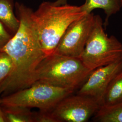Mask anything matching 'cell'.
<instances>
[{"instance_id":"6da1fadb","label":"cell","mask_w":122,"mask_h":122,"mask_svg":"<svg viewBox=\"0 0 122 122\" xmlns=\"http://www.w3.org/2000/svg\"><path fill=\"white\" fill-rule=\"evenodd\" d=\"M15 7L20 26L2 49L11 58L13 67L9 76L0 83V97L34 84L37 68L46 56L40 44L34 11L19 2L15 3Z\"/></svg>"},{"instance_id":"7a4b0ae2","label":"cell","mask_w":122,"mask_h":122,"mask_svg":"<svg viewBox=\"0 0 122 122\" xmlns=\"http://www.w3.org/2000/svg\"><path fill=\"white\" fill-rule=\"evenodd\" d=\"M86 14L81 6L67 3L56 5L49 1L40 4L34 11L33 17L40 44L46 56L54 52L61 37L70 25Z\"/></svg>"},{"instance_id":"3957f363","label":"cell","mask_w":122,"mask_h":122,"mask_svg":"<svg viewBox=\"0 0 122 122\" xmlns=\"http://www.w3.org/2000/svg\"><path fill=\"white\" fill-rule=\"evenodd\" d=\"M92 71L79 58L52 53L45 57L37 67L35 83H45L75 91Z\"/></svg>"},{"instance_id":"277c9868","label":"cell","mask_w":122,"mask_h":122,"mask_svg":"<svg viewBox=\"0 0 122 122\" xmlns=\"http://www.w3.org/2000/svg\"><path fill=\"white\" fill-rule=\"evenodd\" d=\"M99 15H95L91 34L80 59L91 71L122 59V44L115 36L109 37Z\"/></svg>"},{"instance_id":"5b68a950","label":"cell","mask_w":122,"mask_h":122,"mask_svg":"<svg viewBox=\"0 0 122 122\" xmlns=\"http://www.w3.org/2000/svg\"><path fill=\"white\" fill-rule=\"evenodd\" d=\"M74 91L36 82L30 87L0 97V106L36 108L41 111H50L59 101Z\"/></svg>"},{"instance_id":"8992f818","label":"cell","mask_w":122,"mask_h":122,"mask_svg":"<svg viewBox=\"0 0 122 122\" xmlns=\"http://www.w3.org/2000/svg\"><path fill=\"white\" fill-rule=\"evenodd\" d=\"M101 106L96 99L77 94L66 96L50 112L57 122H87Z\"/></svg>"},{"instance_id":"52a82bcc","label":"cell","mask_w":122,"mask_h":122,"mask_svg":"<svg viewBox=\"0 0 122 122\" xmlns=\"http://www.w3.org/2000/svg\"><path fill=\"white\" fill-rule=\"evenodd\" d=\"M94 21L95 15L92 12L72 23L61 37L53 53L80 58L91 34Z\"/></svg>"},{"instance_id":"ba28073f","label":"cell","mask_w":122,"mask_h":122,"mask_svg":"<svg viewBox=\"0 0 122 122\" xmlns=\"http://www.w3.org/2000/svg\"><path fill=\"white\" fill-rule=\"evenodd\" d=\"M122 71V59L92 71L79 87L77 94L92 97L101 105L105 92L116 75Z\"/></svg>"},{"instance_id":"9c48e42d","label":"cell","mask_w":122,"mask_h":122,"mask_svg":"<svg viewBox=\"0 0 122 122\" xmlns=\"http://www.w3.org/2000/svg\"><path fill=\"white\" fill-rule=\"evenodd\" d=\"M81 9L86 14H90L96 9H103L106 17L103 23L106 29L109 24V18L120 10L122 8V0H86L84 4L81 6Z\"/></svg>"},{"instance_id":"30bf717a","label":"cell","mask_w":122,"mask_h":122,"mask_svg":"<svg viewBox=\"0 0 122 122\" xmlns=\"http://www.w3.org/2000/svg\"><path fill=\"white\" fill-rule=\"evenodd\" d=\"M122 103V71L113 79L103 97L101 106L109 107Z\"/></svg>"},{"instance_id":"8fae6325","label":"cell","mask_w":122,"mask_h":122,"mask_svg":"<svg viewBox=\"0 0 122 122\" xmlns=\"http://www.w3.org/2000/svg\"><path fill=\"white\" fill-rule=\"evenodd\" d=\"M13 0H0V21L11 35L18 30L20 21L14 12Z\"/></svg>"},{"instance_id":"7c38bea8","label":"cell","mask_w":122,"mask_h":122,"mask_svg":"<svg viewBox=\"0 0 122 122\" xmlns=\"http://www.w3.org/2000/svg\"><path fill=\"white\" fill-rule=\"evenodd\" d=\"M5 122H34V113L20 106L1 107Z\"/></svg>"},{"instance_id":"4fadbf2b","label":"cell","mask_w":122,"mask_h":122,"mask_svg":"<svg viewBox=\"0 0 122 122\" xmlns=\"http://www.w3.org/2000/svg\"><path fill=\"white\" fill-rule=\"evenodd\" d=\"M94 120L96 122H122V103L109 107L100 106Z\"/></svg>"},{"instance_id":"5bb4252c","label":"cell","mask_w":122,"mask_h":122,"mask_svg":"<svg viewBox=\"0 0 122 122\" xmlns=\"http://www.w3.org/2000/svg\"><path fill=\"white\" fill-rule=\"evenodd\" d=\"M12 61L9 55L4 51H0V83L6 78L11 72Z\"/></svg>"},{"instance_id":"9a60e30c","label":"cell","mask_w":122,"mask_h":122,"mask_svg":"<svg viewBox=\"0 0 122 122\" xmlns=\"http://www.w3.org/2000/svg\"><path fill=\"white\" fill-rule=\"evenodd\" d=\"M34 122H57L50 111L39 110L34 113Z\"/></svg>"},{"instance_id":"2e32d148","label":"cell","mask_w":122,"mask_h":122,"mask_svg":"<svg viewBox=\"0 0 122 122\" xmlns=\"http://www.w3.org/2000/svg\"><path fill=\"white\" fill-rule=\"evenodd\" d=\"M12 36L0 21V51L2 50Z\"/></svg>"},{"instance_id":"e0dca14e","label":"cell","mask_w":122,"mask_h":122,"mask_svg":"<svg viewBox=\"0 0 122 122\" xmlns=\"http://www.w3.org/2000/svg\"><path fill=\"white\" fill-rule=\"evenodd\" d=\"M67 0H57L56 1L53 2V4L56 5H62L66 4L67 3Z\"/></svg>"},{"instance_id":"ac0fdd59","label":"cell","mask_w":122,"mask_h":122,"mask_svg":"<svg viewBox=\"0 0 122 122\" xmlns=\"http://www.w3.org/2000/svg\"><path fill=\"white\" fill-rule=\"evenodd\" d=\"M0 122H5L3 113L1 107L0 106Z\"/></svg>"}]
</instances>
